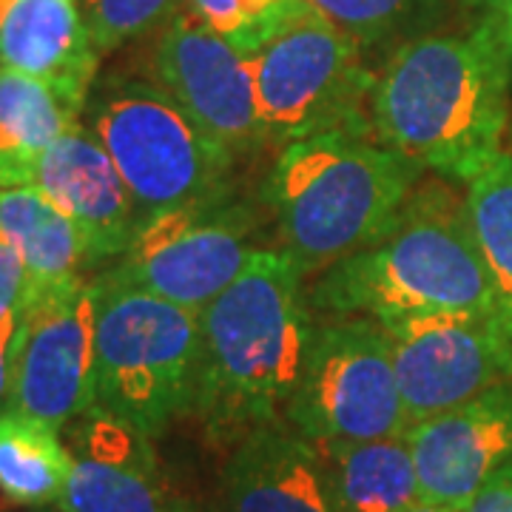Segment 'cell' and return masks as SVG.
<instances>
[{"mask_svg": "<svg viewBox=\"0 0 512 512\" xmlns=\"http://www.w3.org/2000/svg\"><path fill=\"white\" fill-rule=\"evenodd\" d=\"M305 274L282 248L251 265L200 311L194 413L220 439L282 419L313 336Z\"/></svg>", "mask_w": 512, "mask_h": 512, "instance_id": "6da1fadb", "label": "cell"}, {"mask_svg": "<svg viewBox=\"0 0 512 512\" xmlns=\"http://www.w3.org/2000/svg\"><path fill=\"white\" fill-rule=\"evenodd\" d=\"M512 77L478 29L402 43L370 97L382 146L450 183H470L501 154Z\"/></svg>", "mask_w": 512, "mask_h": 512, "instance_id": "7a4b0ae2", "label": "cell"}, {"mask_svg": "<svg viewBox=\"0 0 512 512\" xmlns=\"http://www.w3.org/2000/svg\"><path fill=\"white\" fill-rule=\"evenodd\" d=\"M308 302L322 316H370L379 325L424 313L495 319L464 197L444 185L413 191L382 237L319 276Z\"/></svg>", "mask_w": 512, "mask_h": 512, "instance_id": "3957f363", "label": "cell"}, {"mask_svg": "<svg viewBox=\"0 0 512 512\" xmlns=\"http://www.w3.org/2000/svg\"><path fill=\"white\" fill-rule=\"evenodd\" d=\"M419 165L362 131H322L282 148L262 197L282 251L302 274H325L365 251L416 191Z\"/></svg>", "mask_w": 512, "mask_h": 512, "instance_id": "277c9868", "label": "cell"}, {"mask_svg": "<svg viewBox=\"0 0 512 512\" xmlns=\"http://www.w3.org/2000/svg\"><path fill=\"white\" fill-rule=\"evenodd\" d=\"M97 404L151 439L194 413L200 313L97 276Z\"/></svg>", "mask_w": 512, "mask_h": 512, "instance_id": "5b68a950", "label": "cell"}, {"mask_svg": "<svg viewBox=\"0 0 512 512\" xmlns=\"http://www.w3.org/2000/svg\"><path fill=\"white\" fill-rule=\"evenodd\" d=\"M92 103L89 131L126 180L140 220L188 202L228 197L237 160L157 83H111Z\"/></svg>", "mask_w": 512, "mask_h": 512, "instance_id": "8992f818", "label": "cell"}, {"mask_svg": "<svg viewBox=\"0 0 512 512\" xmlns=\"http://www.w3.org/2000/svg\"><path fill=\"white\" fill-rule=\"evenodd\" d=\"M365 49L325 20L311 3L251 55L256 114L265 143L291 146L322 131H373L376 74Z\"/></svg>", "mask_w": 512, "mask_h": 512, "instance_id": "52a82bcc", "label": "cell"}, {"mask_svg": "<svg viewBox=\"0 0 512 512\" xmlns=\"http://www.w3.org/2000/svg\"><path fill=\"white\" fill-rule=\"evenodd\" d=\"M282 421L313 444L399 439L410 430L387 330L370 316L313 322Z\"/></svg>", "mask_w": 512, "mask_h": 512, "instance_id": "ba28073f", "label": "cell"}, {"mask_svg": "<svg viewBox=\"0 0 512 512\" xmlns=\"http://www.w3.org/2000/svg\"><path fill=\"white\" fill-rule=\"evenodd\" d=\"M251 214L228 197L188 202L140 222L106 276L200 313L256 256Z\"/></svg>", "mask_w": 512, "mask_h": 512, "instance_id": "9c48e42d", "label": "cell"}, {"mask_svg": "<svg viewBox=\"0 0 512 512\" xmlns=\"http://www.w3.org/2000/svg\"><path fill=\"white\" fill-rule=\"evenodd\" d=\"M97 282L86 274L35 285L20 313L6 407L55 430L97 404Z\"/></svg>", "mask_w": 512, "mask_h": 512, "instance_id": "30bf717a", "label": "cell"}, {"mask_svg": "<svg viewBox=\"0 0 512 512\" xmlns=\"http://www.w3.org/2000/svg\"><path fill=\"white\" fill-rule=\"evenodd\" d=\"M382 328L410 427L512 379V345L495 319L424 313Z\"/></svg>", "mask_w": 512, "mask_h": 512, "instance_id": "8fae6325", "label": "cell"}, {"mask_svg": "<svg viewBox=\"0 0 512 512\" xmlns=\"http://www.w3.org/2000/svg\"><path fill=\"white\" fill-rule=\"evenodd\" d=\"M154 83L234 160L265 146L251 55L208 29L188 6L168 20L151 55Z\"/></svg>", "mask_w": 512, "mask_h": 512, "instance_id": "7c38bea8", "label": "cell"}, {"mask_svg": "<svg viewBox=\"0 0 512 512\" xmlns=\"http://www.w3.org/2000/svg\"><path fill=\"white\" fill-rule=\"evenodd\" d=\"M0 188L46 197L89 239L94 265L123 254L143 222L109 151L83 126L35 154L0 157Z\"/></svg>", "mask_w": 512, "mask_h": 512, "instance_id": "4fadbf2b", "label": "cell"}, {"mask_svg": "<svg viewBox=\"0 0 512 512\" xmlns=\"http://www.w3.org/2000/svg\"><path fill=\"white\" fill-rule=\"evenodd\" d=\"M151 436L100 404L69 424L72 473L60 512H197L163 470Z\"/></svg>", "mask_w": 512, "mask_h": 512, "instance_id": "5bb4252c", "label": "cell"}, {"mask_svg": "<svg viewBox=\"0 0 512 512\" xmlns=\"http://www.w3.org/2000/svg\"><path fill=\"white\" fill-rule=\"evenodd\" d=\"M410 444L421 501L461 512L512 456V379L413 424Z\"/></svg>", "mask_w": 512, "mask_h": 512, "instance_id": "9a60e30c", "label": "cell"}, {"mask_svg": "<svg viewBox=\"0 0 512 512\" xmlns=\"http://www.w3.org/2000/svg\"><path fill=\"white\" fill-rule=\"evenodd\" d=\"M220 512H336L316 444L282 419L245 433L222 467Z\"/></svg>", "mask_w": 512, "mask_h": 512, "instance_id": "2e32d148", "label": "cell"}, {"mask_svg": "<svg viewBox=\"0 0 512 512\" xmlns=\"http://www.w3.org/2000/svg\"><path fill=\"white\" fill-rule=\"evenodd\" d=\"M100 57L77 0H0V66L86 106Z\"/></svg>", "mask_w": 512, "mask_h": 512, "instance_id": "e0dca14e", "label": "cell"}, {"mask_svg": "<svg viewBox=\"0 0 512 512\" xmlns=\"http://www.w3.org/2000/svg\"><path fill=\"white\" fill-rule=\"evenodd\" d=\"M336 512H404L421 501L413 453L399 439L316 444Z\"/></svg>", "mask_w": 512, "mask_h": 512, "instance_id": "ac0fdd59", "label": "cell"}, {"mask_svg": "<svg viewBox=\"0 0 512 512\" xmlns=\"http://www.w3.org/2000/svg\"><path fill=\"white\" fill-rule=\"evenodd\" d=\"M0 242L18 251L35 285L69 279L94 265L83 231L32 188H0Z\"/></svg>", "mask_w": 512, "mask_h": 512, "instance_id": "d6986e66", "label": "cell"}, {"mask_svg": "<svg viewBox=\"0 0 512 512\" xmlns=\"http://www.w3.org/2000/svg\"><path fill=\"white\" fill-rule=\"evenodd\" d=\"M72 473L60 430L18 410L0 413V493L23 507L57 504Z\"/></svg>", "mask_w": 512, "mask_h": 512, "instance_id": "ffe728a7", "label": "cell"}, {"mask_svg": "<svg viewBox=\"0 0 512 512\" xmlns=\"http://www.w3.org/2000/svg\"><path fill=\"white\" fill-rule=\"evenodd\" d=\"M467 217L493 288L495 319L512 345V154L493 163L467 183Z\"/></svg>", "mask_w": 512, "mask_h": 512, "instance_id": "44dd1931", "label": "cell"}, {"mask_svg": "<svg viewBox=\"0 0 512 512\" xmlns=\"http://www.w3.org/2000/svg\"><path fill=\"white\" fill-rule=\"evenodd\" d=\"M83 109L32 74L0 66V157L49 148L80 128Z\"/></svg>", "mask_w": 512, "mask_h": 512, "instance_id": "7402d4cb", "label": "cell"}, {"mask_svg": "<svg viewBox=\"0 0 512 512\" xmlns=\"http://www.w3.org/2000/svg\"><path fill=\"white\" fill-rule=\"evenodd\" d=\"M308 0H185L197 18L239 52L254 55L291 23Z\"/></svg>", "mask_w": 512, "mask_h": 512, "instance_id": "603a6c76", "label": "cell"}, {"mask_svg": "<svg viewBox=\"0 0 512 512\" xmlns=\"http://www.w3.org/2000/svg\"><path fill=\"white\" fill-rule=\"evenodd\" d=\"M100 55L163 29L185 0H77Z\"/></svg>", "mask_w": 512, "mask_h": 512, "instance_id": "cb8c5ba5", "label": "cell"}, {"mask_svg": "<svg viewBox=\"0 0 512 512\" xmlns=\"http://www.w3.org/2000/svg\"><path fill=\"white\" fill-rule=\"evenodd\" d=\"M336 29L350 35L362 49L384 43L433 6V0H308Z\"/></svg>", "mask_w": 512, "mask_h": 512, "instance_id": "d4e9b609", "label": "cell"}, {"mask_svg": "<svg viewBox=\"0 0 512 512\" xmlns=\"http://www.w3.org/2000/svg\"><path fill=\"white\" fill-rule=\"evenodd\" d=\"M32 288H35V282H32L18 251L12 245L0 242V316L23 313L29 296H32Z\"/></svg>", "mask_w": 512, "mask_h": 512, "instance_id": "484cf974", "label": "cell"}, {"mask_svg": "<svg viewBox=\"0 0 512 512\" xmlns=\"http://www.w3.org/2000/svg\"><path fill=\"white\" fill-rule=\"evenodd\" d=\"M481 20L476 29L501 57L504 69L512 77V0H481Z\"/></svg>", "mask_w": 512, "mask_h": 512, "instance_id": "4316f807", "label": "cell"}, {"mask_svg": "<svg viewBox=\"0 0 512 512\" xmlns=\"http://www.w3.org/2000/svg\"><path fill=\"white\" fill-rule=\"evenodd\" d=\"M461 512H512V456L484 481Z\"/></svg>", "mask_w": 512, "mask_h": 512, "instance_id": "83f0119b", "label": "cell"}, {"mask_svg": "<svg viewBox=\"0 0 512 512\" xmlns=\"http://www.w3.org/2000/svg\"><path fill=\"white\" fill-rule=\"evenodd\" d=\"M20 313L0 316V404L9 399L12 387V367H15V339H18Z\"/></svg>", "mask_w": 512, "mask_h": 512, "instance_id": "f1b7e54d", "label": "cell"}, {"mask_svg": "<svg viewBox=\"0 0 512 512\" xmlns=\"http://www.w3.org/2000/svg\"><path fill=\"white\" fill-rule=\"evenodd\" d=\"M404 512H456V510H447V507H439V504H427V501H419V504H413L410 510Z\"/></svg>", "mask_w": 512, "mask_h": 512, "instance_id": "f546056e", "label": "cell"}, {"mask_svg": "<svg viewBox=\"0 0 512 512\" xmlns=\"http://www.w3.org/2000/svg\"><path fill=\"white\" fill-rule=\"evenodd\" d=\"M476 3H481V0H476Z\"/></svg>", "mask_w": 512, "mask_h": 512, "instance_id": "4dcf8cb0", "label": "cell"}]
</instances>
